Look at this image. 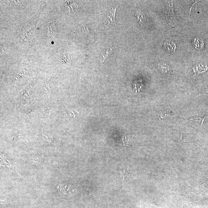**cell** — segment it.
Returning <instances> with one entry per match:
<instances>
[{"instance_id": "5b68a950", "label": "cell", "mask_w": 208, "mask_h": 208, "mask_svg": "<svg viewBox=\"0 0 208 208\" xmlns=\"http://www.w3.org/2000/svg\"><path fill=\"white\" fill-rule=\"evenodd\" d=\"M135 16L140 26L142 27H144L146 21L145 14L141 11H137L136 13Z\"/></svg>"}, {"instance_id": "9c48e42d", "label": "cell", "mask_w": 208, "mask_h": 208, "mask_svg": "<svg viewBox=\"0 0 208 208\" xmlns=\"http://www.w3.org/2000/svg\"><path fill=\"white\" fill-rule=\"evenodd\" d=\"M129 139L126 137H123L122 140L121 141V144L122 145H127L128 144Z\"/></svg>"}, {"instance_id": "ba28073f", "label": "cell", "mask_w": 208, "mask_h": 208, "mask_svg": "<svg viewBox=\"0 0 208 208\" xmlns=\"http://www.w3.org/2000/svg\"><path fill=\"white\" fill-rule=\"evenodd\" d=\"M208 67L207 66H205L203 65H199L196 67L197 73L200 74L206 72L207 71Z\"/></svg>"}, {"instance_id": "7a4b0ae2", "label": "cell", "mask_w": 208, "mask_h": 208, "mask_svg": "<svg viewBox=\"0 0 208 208\" xmlns=\"http://www.w3.org/2000/svg\"><path fill=\"white\" fill-rule=\"evenodd\" d=\"M207 114L200 115L195 116H192V117L182 118L184 120H187L189 121V122H196L197 127L199 128H201V127L203 125V124L204 120L205 118L208 115Z\"/></svg>"}, {"instance_id": "6da1fadb", "label": "cell", "mask_w": 208, "mask_h": 208, "mask_svg": "<svg viewBox=\"0 0 208 208\" xmlns=\"http://www.w3.org/2000/svg\"><path fill=\"white\" fill-rule=\"evenodd\" d=\"M173 1H168L167 5L166 6L165 14L166 20L170 25L174 27L177 24L178 22L175 14Z\"/></svg>"}, {"instance_id": "30bf717a", "label": "cell", "mask_w": 208, "mask_h": 208, "mask_svg": "<svg viewBox=\"0 0 208 208\" xmlns=\"http://www.w3.org/2000/svg\"><path fill=\"white\" fill-rule=\"evenodd\" d=\"M201 93L206 94L208 95V89H204L202 91H201Z\"/></svg>"}, {"instance_id": "52a82bcc", "label": "cell", "mask_w": 208, "mask_h": 208, "mask_svg": "<svg viewBox=\"0 0 208 208\" xmlns=\"http://www.w3.org/2000/svg\"><path fill=\"white\" fill-rule=\"evenodd\" d=\"M164 46L166 49L171 52H175L176 44L172 42L166 41L164 44Z\"/></svg>"}, {"instance_id": "277c9868", "label": "cell", "mask_w": 208, "mask_h": 208, "mask_svg": "<svg viewBox=\"0 0 208 208\" xmlns=\"http://www.w3.org/2000/svg\"><path fill=\"white\" fill-rule=\"evenodd\" d=\"M116 47H109V48L106 49L104 50L103 52L101 54L102 58H101L100 63L101 65H102L105 62L106 59L109 56L110 54L113 52V49Z\"/></svg>"}, {"instance_id": "8992f818", "label": "cell", "mask_w": 208, "mask_h": 208, "mask_svg": "<svg viewBox=\"0 0 208 208\" xmlns=\"http://www.w3.org/2000/svg\"><path fill=\"white\" fill-rule=\"evenodd\" d=\"M193 46L198 50L203 49L204 47L205 44L203 39L200 38H195L192 43Z\"/></svg>"}, {"instance_id": "3957f363", "label": "cell", "mask_w": 208, "mask_h": 208, "mask_svg": "<svg viewBox=\"0 0 208 208\" xmlns=\"http://www.w3.org/2000/svg\"><path fill=\"white\" fill-rule=\"evenodd\" d=\"M118 6V5H117L115 8H113V7H111L110 9H109V10L107 11L106 15L107 17L109 18V24L116 23L115 17L116 10H117Z\"/></svg>"}]
</instances>
